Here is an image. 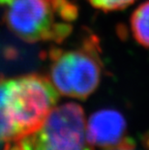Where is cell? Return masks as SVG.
<instances>
[{"instance_id":"cell-1","label":"cell","mask_w":149,"mask_h":150,"mask_svg":"<svg viewBox=\"0 0 149 150\" xmlns=\"http://www.w3.org/2000/svg\"><path fill=\"white\" fill-rule=\"evenodd\" d=\"M6 6L4 21L9 30L32 44L64 42L78 15L71 0H11Z\"/></svg>"},{"instance_id":"cell-5","label":"cell","mask_w":149,"mask_h":150,"mask_svg":"<svg viewBox=\"0 0 149 150\" xmlns=\"http://www.w3.org/2000/svg\"><path fill=\"white\" fill-rule=\"evenodd\" d=\"M89 144L103 150H119L135 147V142L127 135L126 119L121 112L104 108L90 116L86 128Z\"/></svg>"},{"instance_id":"cell-2","label":"cell","mask_w":149,"mask_h":150,"mask_svg":"<svg viewBox=\"0 0 149 150\" xmlns=\"http://www.w3.org/2000/svg\"><path fill=\"white\" fill-rule=\"evenodd\" d=\"M100 43L88 35L71 47L49 50V76L58 93L85 100L101 83L103 61Z\"/></svg>"},{"instance_id":"cell-11","label":"cell","mask_w":149,"mask_h":150,"mask_svg":"<svg viewBox=\"0 0 149 150\" xmlns=\"http://www.w3.org/2000/svg\"><path fill=\"white\" fill-rule=\"evenodd\" d=\"M10 1H11V0H7V2H6V5H7V4H8V3H9V2H10ZM6 5H5V6H6Z\"/></svg>"},{"instance_id":"cell-9","label":"cell","mask_w":149,"mask_h":150,"mask_svg":"<svg viewBox=\"0 0 149 150\" xmlns=\"http://www.w3.org/2000/svg\"><path fill=\"white\" fill-rule=\"evenodd\" d=\"M6 2H7V0H0V5L3 6V5H6Z\"/></svg>"},{"instance_id":"cell-7","label":"cell","mask_w":149,"mask_h":150,"mask_svg":"<svg viewBox=\"0 0 149 150\" xmlns=\"http://www.w3.org/2000/svg\"><path fill=\"white\" fill-rule=\"evenodd\" d=\"M130 28L136 42L149 49V0L139 4L133 12Z\"/></svg>"},{"instance_id":"cell-6","label":"cell","mask_w":149,"mask_h":150,"mask_svg":"<svg viewBox=\"0 0 149 150\" xmlns=\"http://www.w3.org/2000/svg\"><path fill=\"white\" fill-rule=\"evenodd\" d=\"M18 134L13 122L8 98V79L0 76V142L17 139Z\"/></svg>"},{"instance_id":"cell-8","label":"cell","mask_w":149,"mask_h":150,"mask_svg":"<svg viewBox=\"0 0 149 150\" xmlns=\"http://www.w3.org/2000/svg\"><path fill=\"white\" fill-rule=\"evenodd\" d=\"M136 0H88L94 8L104 12H112L125 9Z\"/></svg>"},{"instance_id":"cell-3","label":"cell","mask_w":149,"mask_h":150,"mask_svg":"<svg viewBox=\"0 0 149 150\" xmlns=\"http://www.w3.org/2000/svg\"><path fill=\"white\" fill-rule=\"evenodd\" d=\"M3 150H93L86 139L84 111L78 104L54 107L42 127L7 142Z\"/></svg>"},{"instance_id":"cell-10","label":"cell","mask_w":149,"mask_h":150,"mask_svg":"<svg viewBox=\"0 0 149 150\" xmlns=\"http://www.w3.org/2000/svg\"><path fill=\"white\" fill-rule=\"evenodd\" d=\"M119 150H135V147H133V148H125V149H119Z\"/></svg>"},{"instance_id":"cell-4","label":"cell","mask_w":149,"mask_h":150,"mask_svg":"<svg viewBox=\"0 0 149 150\" xmlns=\"http://www.w3.org/2000/svg\"><path fill=\"white\" fill-rule=\"evenodd\" d=\"M8 98L20 139L42 127L56 106L59 93L49 78L29 74L8 79Z\"/></svg>"}]
</instances>
